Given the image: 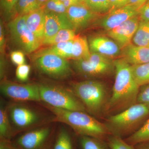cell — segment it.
<instances>
[{"label": "cell", "instance_id": "1", "mask_svg": "<svg viewBox=\"0 0 149 149\" xmlns=\"http://www.w3.org/2000/svg\"><path fill=\"white\" fill-rule=\"evenodd\" d=\"M116 76L112 93L104 109L118 113L137 103L140 86L136 82L131 65L124 59L113 61Z\"/></svg>", "mask_w": 149, "mask_h": 149}, {"label": "cell", "instance_id": "2", "mask_svg": "<svg viewBox=\"0 0 149 149\" xmlns=\"http://www.w3.org/2000/svg\"><path fill=\"white\" fill-rule=\"evenodd\" d=\"M55 116V122L62 123L70 126L81 136H88L102 140L109 134L105 124L100 122L85 112L73 111L57 108L44 103Z\"/></svg>", "mask_w": 149, "mask_h": 149}, {"label": "cell", "instance_id": "3", "mask_svg": "<svg viewBox=\"0 0 149 149\" xmlns=\"http://www.w3.org/2000/svg\"><path fill=\"white\" fill-rule=\"evenodd\" d=\"M22 102H16L8 106L9 117L15 134L26 132L55 122L51 117Z\"/></svg>", "mask_w": 149, "mask_h": 149}, {"label": "cell", "instance_id": "4", "mask_svg": "<svg viewBox=\"0 0 149 149\" xmlns=\"http://www.w3.org/2000/svg\"><path fill=\"white\" fill-rule=\"evenodd\" d=\"M148 115L149 105L137 103L111 116L105 124L109 134L122 138L134 131Z\"/></svg>", "mask_w": 149, "mask_h": 149}, {"label": "cell", "instance_id": "5", "mask_svg": "<svg viewBox=\"0 0 149 149\" xmlns=\"http://www.w3.org/2000/svg\"><path fill=\"white\" fill-rule=\"evenodd\" d=\"M71 91L83 104L88 112L98 116L108 100L107 88L102 82L88 80L74 83Z\"/></svg>", "mask_w": 149, "mask_h": 149}, {"label": "cell", "instance_id": "6", "mask_svg": "<svg viewBox=\"0 0 149 149\" xmlns=\"http://www.w3.org/2000/svg\"><path fill=\"white\" fill-rule=\"evenodd\" d=\"M41 101L51 106L73 111L87 112L71 90L54 84H38Z\"/></svg>", "mask_w": 149, "mask_h": 149}, {"label": "cell", "instance_id": "7", "mask_svg": "<svg viewBox=\"0 0 149 149\" xmlns=\"http://www.w3.org/2000/svg\"><path fill=\"white\" fill-rule=\"evenodd\" d=\"M26 15L16 16L9 22L8 27L13 42L22 52L29 54L38 49L42 44L27 27Z\"/></svg>", "mask_w": 149, "mask_h": 149}, {"label": "cell", "instance_id": "8", "mask_svg": "<svg viewBox=\"0 0 149 149\" xmlns=\"http://www.w3.org/2000/svg\"><path fill=\"white\" fill-rule=\"evenodd\" d=\"M52 123L24 132L13 144L17 149H51L54 130Z\"/></svg>", "mask_w": 149, "mask_h": 149}, {"label": "cell", "instance_id": "9", "mask_svg": "<svg viewBox=\"0 0 149 149\" xmlns=\"http://www.w3.org/2000/svg\"><path fill=\"white\" fill-rule=\"evenodd\" d=\"M74 69L87 77H98L111 73L115 70L111 59L96 53H91L87 58L74 60Z\"/></svg>", "mask_w": 149, "mask_h": 149}, {"label": "cell", "instance_id": "10", "mask_svg": "<svg viewBox=\"0 0 149 149\" xmlns=\"http://www.w3.org/2000/svg\"><path fill=\"white\" fill-rule=\"evenodd\" d=\"M35 66L40 72L56 80L68 78L72 74L67 59L53 54H47L34 60Z\"/></svg>", "mask_w": 149, "mask_h": 149}, {"label": "cell", "instance_id": "11", "mask_svg": "<svg viewBox=\"0 0 149 149\" xmlns=\"http://www.w3.org/2000/svg\"><path fill=\"white\" fill-rule=\"evenodd\" d=\"M0 89L4 96L15 102L41 101L38 85L19 84L4 80Z\"/></svg>", "mask_w": 149, "mask_h": 149}, {"label": "cell", "instance_id": "12", "mask_svg": "<svg viewBox=\"0 0 149 149\" xmlns=\"http://www.w3.org/2000/svg\"><path fill=\"white\" fill-rule=\"evenodd\" d=\"M139 15L129 19L119 26L107 32V35L114 40L121 49L130 44L139 27Z\"/></svg>", "mask_w": 149, "mask_h": 149}, {"label": "cell", "instance_id": "13", "mask_svg": "<svg viewBox=\"0 0 149 149\" xmlns=\"http://www.w3.org/2000/svg\"><path fill=\"white\" fill-rule=\"evenodd\" d=\"M66 13L74 30L85 29L98 16V14L91 10L83 3L71 6L67 10Z\"/></svg>", "mask_w": 149, "mask_h": 149}, {"label": "cell", "instance_id": "14", "mask_svg": "<svg viewBox=\"0 0 149 149\" xmlns=\"http://www.w3.org/2000/svg\"><path fill=\"white\" fill-rule=\"evenodd\" d=\"M139 15V11L130 5L109 12L99 20L100 26L106 31L118 27L129 19Z\"/></svg>", "mask_w": 149, "mask_h": 149}, {"label": "cell", "instance_id": "15", "mask_svg": "<svg viewBox=\"0 0 149 149\" xmlns=\"http://www.w3.org/2000/svg\"><path fill=\"white\" fill-rule=\"evenodd\" d=\"M91 53L100 54L111 59L121 54V49L111 38L104 36H96L89 40Z\"/></svg>", "mask_w": 149, "mask_h": 149}, {"label": "cell", "instance_id": "16", "mask_svg": "<svg viewBox=\"0 0 149 149\" xmlns=\"http://www.w3.org/2000/svg\"><path fill=\"white\" fill-rule=\"evenodd\" d=\"M44 40L53 37L62 29L74 30L67 13H45Z\"/></svg>", "mask_w": 149, "mask_h": 149}, {"label": "cell", "instance_id": "17", "mask_svg": "<svg viewBox=\"0 0 149 149\" xmlns=\"http://www.w3.org/2000/svg\"><path fill=\"white\" fill-rule=\"evenodd\" d=\"M122 58L131 65H139L149 62V47L130 43L122 49Z\"/></svg>", "mask_w": 149, "mask_h": 149}, {"label": "cell", "instance_id": "18", "mask_svg": "<svg viewBox=\"0 0 149 149\" xmlns=\"http://www.w3.org/2000/svg\"><path fill=\"white\" fill-rule=\"evenodd\" d=\"M45 13L43 7L26 15L27 27L42 45L45 35Z\"/></svg>", "mask_w": 149, "mask_h": 149}, {"label": "cell", "instance_id": "19", "mask_svg": "<svg viewBox=\"0 0 149 149\" xmlns=\"http://www.w3.org/2000/svg\"><path fill=\"white\" fill-rule=\"evenodd\" d=\"M73 40L60 43L52 45L49 47L42 49L36 52L33 56V59L47 54H53L63 58H72Z\"/></svg>", "mask_w": 149, "mask_h": 149}, {"label": "cell", "instance_id": "20", "mask_svg": "<svg viewBox=\"0 0 149 149\" xmlns=\"http://www.w3.org/2000/svg\"><path fill=\"white\" fill-rule=\"evenodd\" d=\"M15 135L9 117L7 107L1 102L0 107V138L1 140H10Z\"/></svg>", "mask_w": 149, "mask_h": 149}, {"label": "cell", "instance_id": "21", "mask_svg": "<svg viewBox=\"0 0 149 149\" xmlns=\"http://www.w3.org/2000/svg\"><path fill=\"white\" fill-rule=\"evenodd\" d=\"M91 54L89 43L86 37L76 35L73 40L72 59L76 60L87 58Z\"/></svg>", "mask_w": 149, "mask_h": 149}, {"label": "cell", "instance_id": "22", "mask_svg": "<svg viewBox=\"0 0 149 149\" xmlns=\"http://www.w3.org/2000/svg\"><path fill=\"white\" fill-rule=\"evenodd\" d=\"M132 40L136 45L149 47V21H140Z\"/></svg>", "mask_w": 149, "mask_h": 149}, {"label": "cell", "instance_id": "23", "mask_svg": "<svg viewBox=\"0 0 149 149\" xmlns=\"http://www.w3.org/2000/svg\"><path fill=\"white\" fill-rule=\"evenodd\" d=\"M74 30L72 29H62L53 37L43 40L42 45H53L58 43L74 40L76 37Z\"/></svg>", "mask_w": 149, "mask_h": 149}, {"label": "cell", "instance_id": "24", "mask_svg": "<svg viewBox=\"0 0 149 149\" xmlns=\"http://www.w3.org/2000/svg\"><path fill=\"white\" fill-rule=\"evenodd\" d=\"M128 143L135 146L140 143L149 141V118L143 126L132 133L125 140Z\"/></svg>", "mask_w": 149, "mask_h": 149}, {"label": "cell", "instance_id": "25", "mask_svg": "<svg viewBox=\"0 0 149 149\" xmlns=\"http://www.w3.org/2000/svg\"><path fill=\"white\" fill-rule=\"evenodd\" d=\"M131 68L134 78L140 87L149 84V62L131 65Z\"/></svg>", "mask_w": 149, "mask_h": 149}, {"label": "cell", "instance_id": "26", "mask_svg": "<svg viewBox=\"0 0 149 149\" xmlns=\"http://www.w3.org/2000/svg\"><path fill=\"white\" fill-rule=\"evenodd\" d=\"M19 0H0L2 16L6 21H10L16 17L17 6Z\"/></svg>", "mask_w": 149, "mask_h": 149}, {"label": "cell", "instance_id": "27", "mask_svg": "<svg viewBox=\"0 0 149 149\" xmlns=\"http://www.w3.org/2000/svg\"><path fill=\"white\" fill-rule=\"evenodd\" d=\"M38 0H19L17 6L18 15H24L41 8Z\"/></svg>", "mask_w": 149, "mask_h": 149}, {"label": "cell", "instance_id": "28", "mask_svg": "<svg viewBox=\"0 0 149 149\" xmlns=\"http://www.w3.org/2000/svg\"><path fill=\"white\" fill-rule=\"evenodd\" d=\"M53 149H73L70 136L64 128L59 131Z\"/></svg>", "mask_w": 149, "mask_h": 149}, {"label": "cell", "instance_id": "29", "mask_svg": "<svg viewBox=\"0 0 149 149\" xmlns=\"http://www.w3.org/2000/svg\"><path fill=\"white\" fill-rule=\"evenodd\" d=\"M84 4L94 12L105 13L110 10L109 0H85Z\"/></svg>", "mask_w": 149, "mask_h": 149}, {"label": "cell", "instance_id": "30", "mask_svg": "<svg viewBox=\"0 0 149 149\" xmlns=\"http://www.w3.org/2000/svg\"><path fill=\"white\" fill-rule=\"evenodd\" d=\"M102 140L88 136H81L80 144L82 149H108Z\"/></svg>", "mask_w": 149, "mask_h": 149}, {"label": "cell", "instance_id": "31", "mask_svg": "<svg viewBox=\"0 0 149 149\" xmlns=\"http://www.w3.org/2000/svg\"><path fill=\"white\" fill-rule=\"evenodd\" d=\"M108 145L110 149H136L122 138L113 135L109 136Z\"/></svg>", "mask_w": 149, "mask_h": 149}, {"label": "cell", "instance_id": "32", "mask_svg": "<svg viewBox=\"0 0 149 149\" xmlns=\"http://www.w3.org/2000/svg\"><path fill=\"white\" fill-rule=\"evenodd\" d=\"M43 7L45 13H66L67 10L60 0H49Z\"/></svg>", "mask_w": 149, "mask_h": 149}, {"label": "cell", "instance_id": "33", "mask_svg": "<svg viewBox=\"0 0 149 149\" xmlns=\"http://www.w3.org/2000/svg\"><path fill=\"white\" fill-rule=\"evenodd\" d=\"M30 70V66L28 65L24 64L18 65L16 70V77L20 81H26L29 77Z\"/></svg>", "mask_w": 149, "mask_h": 149}, {"label": "cell", "instance_id": "34", "mask_svg": "<svg viewBox=\"0 0 149 149\" xmlns=\"http://www.w3.org/2000/svg\"><path fill=\"white\" fill-rule=\"evenodd\" d=\"M137 103L149 105V84L140 87Z\"/></svg>", "mask_w": 149, "mask_h": 149}, {"label": "cell", "instance_id": "35", "mask_svg": "<svg viewBox=\"0 0 149 149\" xmlns=\"http://www.w3.org/2000/svg\"><path fill=\"white\" fill-rule=\"evenodd\" d=\"M10 58L13 63L18 66L25 63L24 52L22 51L17 50L12 52L10 54Z\"/></svg>", "mask_w": 149, "mask_h": 149}, {"label": "cell", "instance_id": "36", "mask_svg": "<svg viewBox=\"0 0 149 149\" xmlns=\"http://www.w3.org/2000/svg\"><path fill=\"white\" fill-rule=\"evenodd\" d=\"M140 21H149V0H148L139 10Z\"/></svg>", "mask_w": 149, "mask_h": 149}, {"label": "cell", "instance_id": "37", "mask_svg": "<svg viewBox=\"0 0 149 149\" xmlns=\"http://www.w3.org/2000/svg\"><path fill=\"white\" fill-rule=\"evenodd\" d=\"M109 1L110 5V10L109 11H110L128 5L129 0H109Z\"/></svg>", "mask_w": 149, "mask_h": 149}, {"label": "cell", "instance_id": "38", "mask_svg": "<svg viewBox=\"0 0 149 149\" xmlns=\"http://www.w3.org/2000/svg\"><path fill=\"white\" fill-rule=\"evenodd\" d=\"M0 149H17L10 140H1Z\"/></svg>", "mask_w": 149, "mask_h": 149}, {"label": "cell", "instance_id": "39", "mask_svg": "<svg viewBox=\"0 0 149 149\" xmlns=\"http://www.w3.org/2000/svg\"><path fill=\"white\" fill-rule=\"evenodd\" d=\"M148 0H129L128 5L139 11V9L145 4Z\"/></svg>", "mask_w": 149, "mask_h": 149}, {"label": "cell", "instance_id": "40", "mask_svg": "<svg viewBox=\"0 0 149 149\" xmlns=\"http://www.w3.org/2000/svg\"><path fill=\"white\" fill-rule=\"evenodd\" d=\"M5 42V40L3 27V23L1 22V26H0V46H1L0 47H1V52L3 51Z\"/></svg>", "mask_w": 149, "mask_h": 149}, {"label": "cell", "instance_id": "41", "mask_svg": "<svg viewBox=\"0 0 149 149\" xmlns=\"http://www.w3.org/2000/svg\"><path fill=\"white\" fill-rule=\"evenodd\" d=\"M136 146V149H149V141L140 143Z\"/></svg>", "mask_w": 149, "mask_h": 149}, {"label": "cell", "instance_id": "42", "mask_svg": "<svg viewBox=\"0 0 149 149\" xmlns=\"http://www.w3.org/2000/svg\"><path fill=\"white\" fill-rule=\"evenodd\" d=\"M49 0H38V3L41 7H43L47 2Z\"/></svg>", "mask_w": 149, "mask_h": 149}, {"label": "cell", "instance_id": "43", "mask_svg": "<svg viewBox=\"0 0 149 149\" xmlns=\"http://www.w3.org/2000/svg\"><path fill=\"white\" fill-rule=\"evenodd\" d=\"M78 1H79L80 3H84L85 0H78Z\"/></svg>", "mask_w": 149, "mask_h": 149}, {"label": "cell", "instance_id": "44", "mask_svg": "<svg viewBox=\"0 0 149 149\" xmlns=\"http://www.w3.org/2000/svg\"><path fill=\"white\" fill-rule=\"evenodd\" d=\"M61 2L63 3L65 1V0H60Z\"/></svg>", "mask_w": 149, "mask_h": 149}]
</instances>
